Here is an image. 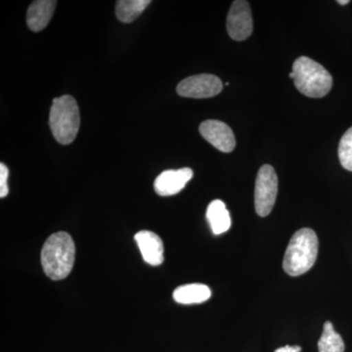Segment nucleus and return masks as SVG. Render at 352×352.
Segmentation results:
<instances>
[{
  "label": "nucleus",
  "instance_id": "5",
  "mask_svg": "<svg viewBox=\"0 0 352 352\" xmlns=\"http://www.w3.org/2000/svg\"><path fill=\"white\" fill-rule=\"evenodd\" d=\"M278 193V177L274 168L264 164L259 168L254 187V208L261 217L272 212Z\"/></svg>",
  "mask_w": 352,
  "mask_h": 352
},
{
  "label": "nucleus",
  "instance_id": "4",
  "mask_svg": "<svg viewBox=\"0 0 352 352\" xmlns=\"http://www.w3.org/2000/svg\"><path fill=\"white\" fill-rule=\"evenodd\" d=\"M80 124V110L74 97L63 95L53 100L50 126L53 135L60 144H71L78 135Z\"/></svg>",
  "mask_w": 352,
  "mask_h": 352
},
{
  "label": "nucleus",
  "instance_id": "3",
  "mask_svg": "<svg viewBox=\"0 0 352 352\" xmlns=\"http://www.w3.org/2000/svg\"><path fill=\"white\" fill-rule=\"evenodd\" d=\"M294 83L300 94L310 98H321L330 92L333 78L322 65L310 58H298L293 64Z\"/></svg>",
  "mask_w": 352,
  "mask_h": 352
},
{
  "label": "nucleus",
  "instance_id": "17",
  "mask_svg": "<svg viewBox=\"0 0 352 352\" xmlns=\"http://www.w3.org/2000/svg\"><path fill=\"white\" fill-rule=\"evenodd\" d=\"M8 175V168L3 163L0 164V197L1 198L8 195L9 189L8 184H7Z\"/></svg>",
  "mask_w": 352,
  "mask_h": 352
},
{
  "label": "nucleus",
  "instance_id": "8",
  "mask_svg": "<svg viewBox=\"0 0 352 352\" xmlns=\"http://www.w3.org/2000/svg\"><path fill=\"white\" fill-rule=\"evenodd\" d=\"M199 131L201 135L219 151L230 153L235 149V136L226 122L217 120H205L201 122Z\"/></svg>",
  "mask_w": 352,
  "mask_h": 352
},
{
  "label": "nucleus",
  "instance_id": "11",
  "mask_svg": "<svg viewBox=\"0 0 352 352\" xmlns=\"http://www.w3.org/2000/svg\"><path fill=\"white\" fill-rule=\"evenodd\" d=\"M57 1L55 0H36L28 9L27 24L32 32H41L50 24L54 14Z\"/></svg>",
  "mask_w": 352,
  "mask_h": 352
},
{
  "label": "nucleus",
  "instance_id": "9",
  "mask_svg": "<svg viewBox=\"0 0 352 352\" xmlns=\"http://www.w3.org/2000/svg\"><path fill=\"white\" fill-rule=\"evenodd\" d=\"M193 175V170L189 168L164 170L155 180V191L160 196L175 195L186 186Z\"/></svg>",
  "mask_w": 352,
  "mask_h": 352
},
{
  "label": "nucleus",
  "instance_id": "1",
  "mask_svg": "<svg viewBox=\"0 0 352 352\" xmlns=\"http://www.w3.org/2000/svg\"><path fill=\"white\" fill-rule=\"evenodd\" d=\"M76 259V245L69 234L60 231L52 234L41 250V265L51 280L59 281L69 276Z\"/></svg>",
  "mask_w": 352,
  "mask_h": 352
},
{
  "label": "nucleus",
  "instance_id": "18",
  "mask_svg": "<svg viewBox=\"0 0 352 352\" xmlns=\"http://www.w3.org/2000/svg\"><path fill=\"white\" fill-rule=\"evenodd\" d=\"M302 351V347L300 346H285L283 347H280V349H276L275 352H300Z\"/></svg>",
  "mask_w": 352,
  "mask_h": 352
},
{
  "label": "nucleus",
  "instance_id": "15",
  "mask_svg": "<svg viewBox=\"0 0 352 352\" xmlns=\"http://www.w3.org/2000/svg\"><path fill=\"white\" fill-rule=\"evenodd\" d=\"M319 352H344V342L340 333L336 332L332 322L324 324L323 333L318 342Z\"/></svg>",
  "mask_w": 352,
  "mask_h": 352
},
{
  "label": "nucleus",
  "instance_id": "19",
  "mask_svg": "<svg viewBox=\"0 0 352 352\" xmlns=\"http://www.w3.org/2000/svg\"><path fill=\"white\" fill-rule=\"evenodd\" d=\"M349 2H351L349 0H339L338 3L340 4V6H346V4H349Z\"/></svg>",
  "mask_w": 352,
  "mask_h": 352
},
{
  "label": "nucleus",
  "instance_id": "13",
  "mask_svg": "<svg viewBox=\"0 0 352 352\" xmlns=\"http://www.w3.org/2000/svg\"><path fill=\"white\" fill-rule=\"evenodd\" d=\"M207 219L214 235L226 232L231 227V217L226 204L220 200H214L208 205Z\"/></svg>",
  "mask_w": 352,
  "mask_h": 352
},
{
  "label": "nucleus",
  "instance_id": "7",
  "mask_svg": "<svg viewBox=\"0 0 352 352\" xmlns=\"http://www.w3.org/2000/svg\"><path fill=\"white\" fill-rule=\"evenodd\" d=\"M227 32L234 41H245L251 36L254 24L251 7L245 0H236L227 15Z\"/></svg>",
  "mask_w": 352,
  "mask_h": 352
},
{
  "label": "nucleus",
  "instance_id": "16",
  "mask_svg": "<svg viewBox=\"0 0 352 352\" xmlns=\"http://www.w3.org/2000/svg\"><path fill=\"white\" fill-rule=\"evenodd\" d=\"M339 159L342 168L352 171V127L342 135L339 145Z\"/></svg>",
  "mask_w": 352,
  "mask_h": 352
},
{
  "label": "nucleus",
  "instance_id": "6",
  "mask_svg": "<svg viewBox=\"0 0 352 352\" xmlns=\"http://www.w3.org/2000/svg\"><path fill=\"white\" fill-rule=\"evenodd\" d=\"M223 88V83L217 76L201 74L189 76L182 80L176 88L177 94L187 98H210L219 94Z\"/></svg>",
  "mask_w": 352,
  "mask_h": 352
},
{
  "label": "nucleus",
  "instance_id": "12",
  "mask_svg": "<svg viewBox=\"0 0 352 352\" xmlns=\"http://www.w3.org/2000/svg\"><path fill=\"white\" fill-rule=\"evenodd\" d=\"M173 296L176 302L182 305H196L208 300L212 296V291L207 285L187 284L176 288Z\"/></svg>",
  "mask_w": 352,
  "mask_h": 352
},
{
  "label": "nucleus",
  "instance_id": "2",
  "mask_svg": "<svg viewBox=\"0 0 352 352\" xmlns=\"http://www.w3.org/2000/svg\"><path fill=\"white\" fill-rule=\"evenodd\" d=\"M318 245V238L312 229L302 228L296 231L285 252V272L293 277L307 273L316 261Z\"/></svg>",
  "mask_w": 352,
  "mask_h": 352
},
{
  "label": "nucleus",
  "instance_id": "10",
  "mask_svg": "<svg viewBox=\"0 0 352 352\" xmlns=\"http://www.w3.org/2000/svg\"><path fill=\"white\" fill-rule=\"evenodd\" d=\"M142 258L150 265H161L164 263V244L161 238L152 231H139L134 236Z\"/></svg>",
  "mask_w": 352,
  "mask_h": 352
},
{
  "label": "nucleus",
  "instance_id": "14",
  "mask_svg": "<svg viewBox=\"0 0 352 352\" xmlns=\"http://www.w3.org/2000/svg\"><path fill=\"white\" fill-rule=\"evenodd\" d=\"M151 4L150 0H119L116 6V15L122 23L133 22Z\"/></svg>",
  "mask_w": 352,
  "mask_h": 352
}]
</instances>
